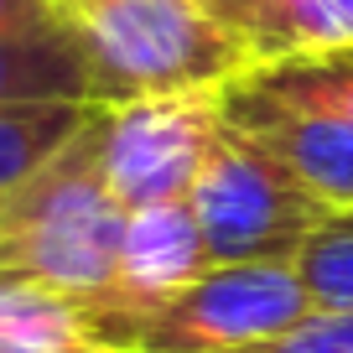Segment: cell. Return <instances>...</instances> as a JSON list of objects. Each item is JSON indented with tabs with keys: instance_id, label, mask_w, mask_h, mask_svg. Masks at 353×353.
Listing matches in <instances>:
<instances>
[{
	"instance_id": "3",
	"label": "cell",
	"mask_w": 353,
	"mask_h": 353,
	"mask_svg": "<svg viewBox=\"0 0 353 353\" xmlns=\"http://www.w3.org/2000/svg\"><path fill=\"white\" fill-rule=\"evenodd\" d=\"M307 281L286 260L213 265L203 281L145 312H88L83 327L94 348L114 353H244L291 332L312 317Z\"/></svg>"
},
{
	"instance_id": "10",
	"label": "cell",
	"mask_w": 353,
	"mask_h": 353,
	"mask_svg": "<svg viewBox=\"0 0 353 353\" xmlns=\"http://www.w3.org/2000/svg\"><path fill=\"white\" fill-rule=\"evenodd\" d=\"M254 68L353 47V0H265L250 26Z\"/></svg>"
},
{
	"instance_id": "4",
	"label": "cell",
	"mask_w": 353,
	"mask_h": 353,
	"mask_svg": "<svg viewBox=\"0 0 353 353\" xmlns=\"http://www.w3.org/2000/svg\"><path fill=\"white\" fill-rule=\"evenodd\" d=\"M188 203L198 213L213 265H254V260L296 265L301 244L338 219L317 192L301 188L260 141L234 130L229 120L208 141V156L192 176Z\"/></svg>"
},
{
	"instance_id": "14",
	"label": "cell",
	"mask_w": 353,
	"mask_h": 353,
	"mask_svg": "<svg viewBox=\"0 0 353 353\" xmlns=\"http://www.w3.org/2000/svg\"><path fill=\"white\" fill-rule=\"evenodd\" d=\"M244 353H353V312H322L317 307L291 332L260 343V348H244Z\"/></svg>"
},
{
	"instance_id": "5",
	"label": "cell",
	"mask_w": 353,
	"mask_h": 353,
	"mask_svg": "<svg viewBox=\"0 0 353 353\" xmlns=\"http://www.w3.org/2000/svg\"><path fill=\"white\" fill-rule=\"evenodd\" d=\"M219 125V94H151V99L94 104L99 161L114 198L125 208L188 198Z\"/></svg>"
},
{
	"instance_id": "16",
	"label": "cell",
	"mask_w": 353,
	"mask_h": 353,
	"mask_svg": "<svg viewBox=\"0 0 353 353\" xmlns=\"http://www.w3.org/2000/svg\"><path fill=\"white\" fill-rule=\"evenodd\" d=\"M208 6H213V11H219L223 21H229L234 32L244 37V42H250V26H254V16H260L265 0H208Z\"/></svg>"
},
{
	"instance_id": "11",
	"label": "cell",
	"mask_w": 353,
	"mask_h": 353,
	"mask_svg": "<svg viewBox=\"0 0 353 353\" xmlns=\"http://www.w3.org/2000/svg\"><path fill=\"white\" fill-rule=\"evenodd\" d=\"M88 99H37V104H0V198L21 188L37 166H47L78 130L88 125Z\"/></svg>"
},
{
	"instance_id": "9",
	"label": "cell",
	"mask_w": 353,
	"mask_h": 353,
	"mask_svg": "<svg viewBox=\"0 0 353 353\" xmlns=\"http://www.w3.org/2000/svg\"><path fill=\"white\" fill-rule=\"evenodd\" d=\"M94 348L83 307L68 291L21 270H0V353H83Z\"/></svg>"
},
{
	"instance_id": "1",
	"label": "cell",
	"mask_w": 353,
	"mask_h": 353,
	"mask_svg": "<svg viewBox=\"0 0 353 353\" xmlns=\"http://www.w3.org/2000/svg\"><path fill=\"white\" fill-rule=\"evenodd\" d=\"M88 63L94 104L223 94L254 73V47L208 0H57Z\"/></svg>"
},
{
	"instance_id": "15",
	"label": "cell",
	"mask_w": 353,
	"mask_h": 353,
	"mask_svg": "<svg viewBox=\"0 0 353 353\" xmlns=\"http://www.w3.org/2000/svg\"><path fill=\"white\" fill-rule=\"evenodd\" d=\"M63 21L57 0H0V37H21V32H42V26Z\"/></svg>"
},
{
	"instance_id": "13",
	"label": "cell",
	"mask_w": 353,
	"mask_h": 353,
	"mask_svg": "<svg viewBox=\"0 0 353 353\" xmlns=\"http://www.w3.org/2000/svg\"><path fill=\"white\" fill-rule=\"evenodd\" d=\"M296 276L307 281L322 312H353V213H338L296 254Z\"/></svg>"
},
{
	"instance_id": "6",
	"label": "cell",
	"mask_w": 353,
	"mask_h": 353,
	"mask_svg": "<svg viewBox=\"0 0 353 353\" xmlns=\"http://www.w3.org/2000/svg\"><path fill=\"white\" fill-rule=\"evenodd\" d=\"M219 110L234 130L260 141L332 213H353V120L322 104H301L250 73L219 94Z\"/></svg>"
},
{
	"instance_id": "8",
	"label": "cell",
	"mask_w": 353,
	"mask_h": 353,
	"mask_svg": "<svg viewBox=\"0 0 353 353\" xmlns=\"http://www.w3.org/2000/svg\"><path fill=\"white\" fill-rule=\"evenodd\" d=\"M37 99H88V63L73 26L52 21L42 32L0 37V104H37Z\"/></svg>"
},
{
	"instance_id": "2",
	"label": "cell",
	"mask_w": 353,
	"mask_h": 353,
	"mask_svg": "<svg viewBox=\"0 0 353 353\" xmlns=\"http://www.w3.org/2000/svg\"><path fill=\"white\" fill-rule=\"evenodd\" d=\"M125 219L130 208L104 176L99 130L88 114L52 161L0 198V270H21L73 301H94L120 270Z\"/></svg>"
},
{
	"instance_id": "17",
	"label": "cell",
	"mask_w": 353,
	"mask_h": 353,
	"mask_svg": "<svg viewBox=\"0 0 353 353\" xmlns=\"http://www.w3.org/2000/svg\"><path fill=\"white\" fill-rule=\"evenodd\" d=\"M83 353H114V348H83Z\"/></svg>"
},
{
	"instance_id": "7",
	"label": "cell",
	"mask_w": 353,
	"mask_h": 353,
	"mask_svg": "<svg viewBox=\"0 0 353 353\" xmlns=\"http://www.w3.org/2000/svg\"><path fill=\"white\" fill-rule=\"evenodd\" d=\"M213 270L208 239L198 229V213L188 198L172 203H145L130 208L120 239V270H114L110 291L94 301H78L88 312H145L172 301L176 291H188Z\"/></svg>"
},
{
	"instance_id": "12",
	"label": "cell",
	"mask_w": 353,
	"mask_h": 353,
	"mask_svg": "<svg viewBox=\"0 0 353 353\" xmlns=\"http://www.w3.org/2000/svg\"><path fill=\"white\" fill-rule=\"evenodd\" d=\"M250 78L281 88L301 104H322V110L353 120V47L338 52H317V57H281V63H260Z\"/></svg>"
}]
</instances>
